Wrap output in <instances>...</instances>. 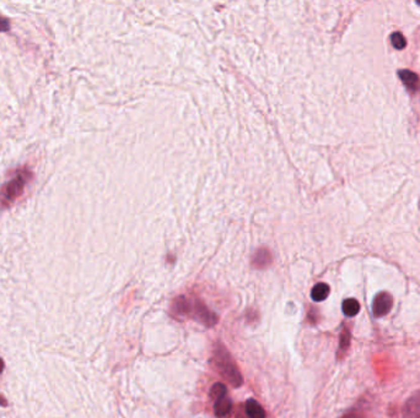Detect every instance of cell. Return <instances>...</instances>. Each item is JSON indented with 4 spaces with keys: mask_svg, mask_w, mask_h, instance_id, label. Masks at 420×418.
<instances>
[{
    "mask_svg": "<svg viewBox=\"0 0 420 418\" xmlns=\"http://www.w3.org/2000/svg\"><path fill=\"white\" fill-rule=\"evenodd\" d=\"M211 364L231 386L240 388L244 384V378H242V374L239 367H237L236 362L221 342H218L214 346Z\"/></svg>",
    "mask_w": 420,
    "mask_h": 418,
    "instance_id": "6da1fadb",
    "label": "cell"
},
{
    "mask_svg": "<svg viewBox=\"0 0 420 418\" xmlns=\"http://www.w3.org/2000/svg\"><path fill=\"white\" fill-rule=\"evenodd\" d=\"M31 178H32V173L27 168L18 171L13 179L3 185L0 190V204L3 206H10L15 200H18L22 195L25 187Z\"/></svg>",
    "mask_w": 420,
    "mask_h": 418,
    "instance_id": "7a4b0ae2",
    "label": "cell"
},
{
    "mask_svg": "<svg viewBox=\"0 0 420 418\" xmlns=\"http://www.w3.org/2000/svg\"><path fill=\"white\" fill-rule=\"evenodd\" d=\"M191 314H192L194 319L198 320L199 323H202V324L207 326V328H213V326L218 324L219 322L218 316H216L215 313H213V311L199 299L192 300V304H191Z\"/></svg>",
    "mask_w": 420,
    "mask_h": 418,
    "instance_id": "3957f363",
    "label": "cell"
},
{
    "mask_svg": "<svg viewBox=\"0 0 420 418\" xmlns=\"http://www.w3.org/2000/svg\"><path fill=\"white\" fill-rule=\"evenodd\" d=\"M392 296L388 292H380L376 294L372 302V313L376 318H381L387 316L390 310L392 309Z\"/></svg>",
    "mask_w": 420,
    "mask_h": 418,
    "instance_id": "277c9868",
    "label": "cell"
},
{
    "mask_svg": "<svg viewBox=\"0 0 420 418\" xmlns=\"http://www.w3.org/2000/svg\"><path fill=\"white\" fill-rule=\"evenodd\" d=\"M402 416L403 418H420V390L411 395L404 403Z\"/></svg>",
    "mask_w": 420,
    "mask_h": 418,
    "instance_id": "5b68a950",
    "label": "cell"
},
{
    "mask_svg": "<svg viewBox=\"0 0 420 418\" xmlns=\"http://www.w3.org/2000/svg\"><path fill=\"white\" fill-rule=\"evenodd\" d=\"M271 260L273 259H271L270 251L268 250V249L262 248L258 249V250L256 251V254H254L252 264L254 268L257 269H265L267 266H269L271 264Z\"/></svg>",
    "mask_w": 420,
    "mask_h": 418,
    "instance_id": "8992f818",
    "label": "cell"
},
{
    "mask_svg": "<svg viewBox=\"0 0 420 418\" xmlns=\"http://www.w3.org/2000/svg\"><path fill=\"white\" fill-rule=\"evenodd\" d=\"M191 304H192V300L187 299L185 297H177L172 304V311L177 317L190 316Z\"/></svg>",
    "mask_w": 420,
    "mask_h": 418,
    "instance_id": "52a82bcc",
    "label": "cell"
},
{
    "mask_svg": "<svg viewBox=\"0 0 420 418\" xmlns=\"http://www.w3.org/2000/svg\"><path fill=\"white\" fill-rule=\"evenodd\" d=\"M231 407H232V403H231V400L227 396H224L221 399L214 401V413L219 418L226 417L230 413Z\"/></svg>",
    "mask_w": 420,
    "mask_h": 418,
    "instance_id": "ba28073f",
    "label": "cell"
},
{
    "mask_svg": "<svg viewBox=\"0 0 420 418\" xmlns=\"http://www.w3.org/2000/svg\"><path fill=\"white\" fill-rule=\"evenodd\" d=\"M246 413H247L248 418H265L264 408L254 399H250L246 401Z\"/></svg>",
    "mask_w": 420,
    "mask_h": 418,
    "instance_id": "9c48e42d",
    "label": "cell"
},
{
    "mask_svg": "<svg viewBox=\"0 0 420 418\" xmlns=\"http://www.w3.org/2000/svg\"><path fill=\"white\" fill-rule=\"evenodd\" d=\"M331 288L327 283L319 282L313 286L312 291H311V298L315 302H323V300L330 296Z\"/></svg>",
    "mask_w": 420,
    "mask_h": 418,
    "instance_id": "30bf717a",
    "label": "cell"
},
{
    "mask_svg": "<svg viewBox=\"0 0 420 418\" xmlns=\"http://www.w3.org/2000/svg\"><path fill=\"white\" fill-rule=\"evenodd\" d=\"M399 77H401L403 84L407 86L408 90H410V91L418 90L419 79L415 74L408 70H402V71H399Z\"/></svg>",
    "mask_w": 420,
    "mask_h": 418,
    "instance_id": "8fae6325",
    "label": "cell"
},
{
    "mask_svg": "<svg viewBox=\"0 0 420 418\" xmlns=\"http://www.w3.org/2000/svg\"><path fill=\"white\" fill-rule=\"evenodd\" d=\"M342 310L347 317H355L360 311V303L355 298H347L342 303Z\"/></svg>",
    "mask_w": 420,
    "mask_h": 418,
    "instance_id": "7c38bea8",
    "label": "cell"
},
{
    "mask_svg": "<svg viewBox=\"0 0 420 418\" xmlns=\"http://www.w3.org/2000/svg\"><path fill=\"white\" fill-rule=\"evenodd\" d=\"M350 341H351V335H350L349 329L344 328L341 333V340H339V351H338L339 358H341L342 356H344L345 352L349 350Z\"/></svg>",
    "mask_w": 420,
    "mask_h": 418,
    "instance_id": "4fadbf2b",
    "label": "cell"
},
{
    "mask_svg": "<svg viewBox=\"0 0 420 418\" xmlns=\"http://www.w3.org/2000/svg\"><path fill=\"white\" fill-rule=\"evenodd\" d=\"M209 396L214 401L218 399H221V397L224 396H227V388L222 384V383H215V384L211 386Z\"/></svg>",
    "mask_w": 420,
    "mask_h": 418,
    "instance_id": "5bb4252c",
    "label": "cell"
},
{
    "mask_svg": "<svg viewBox=\"0 0 420 418\" xmlns=\"http://www.w3.org/2000/svg\"><path fill=\"white\" fill-rule=\"evenodd\" d=\"M391 42H392L393 47L396 48V49H403V48L405 47V44H407L403 34L399 32H394L392 36H391Z\"/></svg>",
    "mask_w": 420,
    "mask_h": 418,
    "instance_id": "9a60e30c",
    "label": "cell"
},
{
    "mask_svg": "<svg viewBox=\"0 0 420 418\" xmlns=\"http://www.w3.org/2000/svg\"><path fill=\"white\" fill-rule=\"evenodd\" d=\"M342 418H366L361 408L354 407L342 416Z\"/></svg>",
    "mask_w": 420,
    "mask_h": 418,
    "instance_id": "2e32d148",
    "label": "cell"
},
{
    "mask_svg": "<svg viewBox=\"0 0 420 418\" xmlns=\"http://www.w3.org/2000/svg\"><path fill=\"white\" fill-rule=\"evenodd\" d=\"M9 30H10L9 20L0 16V32H7V31H9Z\"/></svg>",
    "mask_w": 420,
    "mask_h": 418,
    "instance_id": "e0dca14e",
    "label": "cell"
},
{
    "mask_svg": "<svg viewBox=\"0 0 420 418\" xmlns=\"http://www.w3.org/2000/svg\"><path fill=\"white\" fill-rule=\"evenodd\" d=\"M3 368H4V362H3V359L0 358V373L3 372Z\"/></svg>",
    "mask_w": 420,
    "mask_h": 418,
    "instance_id": "ac0fdd59",
    "label": "cell"
}]
</instances>
